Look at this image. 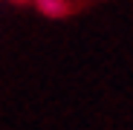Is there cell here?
<instances>
[{"label": "cell", "instance_id": "obj_1", "mask_svg": "<svg viewBox=\"0 0 133 130\" xmlns=\"http://www.w3.org/2000/svg\"><path fill=\"white\" fill-rule=\"evenodd\" d=\"M43 12H61L64 9V0H38Z\"/></svg>", "mask_w": 133, "mask_h": 130}]
</instances>
